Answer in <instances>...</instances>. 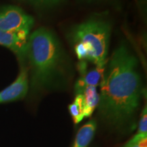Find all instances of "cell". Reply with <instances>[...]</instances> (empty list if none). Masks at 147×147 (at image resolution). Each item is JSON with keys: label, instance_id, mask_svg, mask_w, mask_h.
Wrapping results in <instances>:
<instances>
[{"label": "cell", "instance_id": "6da1fadb", "mask_svg": "<svg viewBox=\"0 0 147 147\" xmlns=\"http://www.w3.org/2000/svg\"><path fill=\"white\" fill-rule=\"evenodd\" d=\"M98 114L114 131L123 134L136 127L142 84L138 60L122 42L109 59L100 83Z\"/></svg>", "mask_w": 147, "mask_h": 147}, {"label": "cell", "instance_id": "7a4b0ae2", "mask_svg": "<svg viewBox=\"0 0 147 147\" xmlns=\"http://www.w3.org/2000/svg\"><path fill=\"white\" fill-rule=\"evenodd\" d=\"M25 59L29 62V89L33 94L57 87L65 76L67 57L50 29L40 27L29 36Z\"/></svg>", "mask_w": 147, "mask_h": 147}, {"label": "cell", "instance_id": "3957f363", "mask_svg": "<svg viewBox=\"0 0 147 147\" xmlns=\"http://www.w3.org/2000/svg\"><path fill=\"white\" fill-rule=\"evenodd\" d=\"M111 32L110 22L104 16L95 15L71 27L67 37L72 45L82 43L87 48L89 61L98 67H105Z\"/></svg>", "mask_w": 147, "mask_h": 147}, {"label": "cell", "instance_id": "277c9868", "mask_svg": "<svg viewBox=\"0 0 147 147\" xmlns=\"http://www.w3.org/2000/svg\"><path fill=\"white\" fill-rule=\"evenodd\" d=\"M34 19L16 5L0 7V30L10 33L29 34Z\"/></svg>", "mask_w": 147, "mask_h": 147}, {"label": "cell", "instance_id": "5b68a950", "mask_svg": "<svg viewBox=\"0 0 147 147\" xmlns=\"http://www.w3.org/2000/svg\"><path fill=\"white\" fill-rule=\"evenodd\" d=\"M29 71L22 65L15 80L8 87L0 91V104L15 102L23 99L29 91Z\"/></svg>", "mask_w": 147, "mask_h": 147}, {"label": "cell", "instance_id": "8992f818", "mask_svg": "<svg viewBox=\"0 0 147 147\" xmlns=\"http://www.w3.org/2000/svg\"><path fill=\"white\" fill-rule=\"evenodd\" d=\"M29 34L10 33L0 30V46L12 51L20 61L25 60Z\"/></svg>", "mask_w": 147, "mask_h": 147}, {"label": "cell", "instance_id": "52a82bcc", "mask_svg": "<svg viewBox=\"0 0 147 147\" xmlns=\"http://www.w3.org/2000/svg\"><path fill=\"white\" fill-rule=\"evenodd\" d=\"M105 67H98L96 66L92 70L87 71L83 76L76 82L74 85V92L77 94H82V92L88 86H95L97 87L100 83L101 80L104 74Z\"/></svg>", "mask_w": 147, "mask_h": 147}, {"label": "cell", "instance_id": "ba28073f", "mask_svg": "<svg viewBox=\"0 0 147 147\" xmlns=\"http://www.w3.org/2000/svg\"><path fill=\"white\" fill-rule=\"evenodd\" d=\"M97 123L94 119L88 121L79 129L71 147H88L96 131Z\"/></svg>", "mask_w": 147, "mask_h": 147}, {"label": "cell", "instance_id": "9c48e42d", "mask_svg": "<svg viewBox=\"0 0 147 147\" xmlns=\"http://www.w3.org/2000/svg\"><path fill=\"white\" fill-rule=\"evenodd\" d=\"M84 100V115L86 118L91 117L95 108L98 106L100 102V94L97 90V87L88 86L82 93Z\"/></svg>", "mask_w": 147, "mask_h": 147}, {"label": "cell", "instance_id": "30bf717a", "mask_svg": "<svg viewBox=\"0 0 147 147\" xmlns=\"http://www.w3.org/2000/svg\"><path fill=\"white\" fill-rule=\"evenodd\" d=\"M69 113L73 119L75 124H78L84 118V100L82 94H77L74 99V102L68 106Z\"/></svg>", "mask_w": 147, "mask_h": 147}, {"label": "cell", "instance_id": "8fae6325", "mask_svg": "<svg viewBox=\"0 0 147 147\" xmlns=\"http://www.w3.org/2000/svg\"><path fill=\"white\" fill-rule=\"evenodd\" d=\"M36 7L41 8H51L57 6L65 0H21Z\"/></svg>", "mask_w": 147, "mask_h": 147}, {"label": "cell", "instance_id": "7c38bea8", "mask_svg": "<svg viewBox=\"0 0 147 147\" xmlns=\"http://www.w3.org/2000/svg\"><path fill=\"white\" fill-rule=\"evenodd\" d=\"M123 147H147V136L136 134Z\"/></svg>", "mask_w": 147, "mask_h": 147}, {"label": "cell", "instance_id": "4fadbf2b", "mask_svg": "<svg viewBox=\"0 0 147 147\" xmlns=\"http://www.w3.org/2000/svg\"><path fill=\"white\" fill-rule=\"evenodd\" d=\"M136 134L147 136V108L146 106L143 108L138 123V129Z\"/></svg>", "mask_w": 147, "mask_h": 147}, {"label": "cell", "instance_id": "5bb4252c", "mask_svg": "<svg viewBox=\"0 0 147 147\" xmlns=\"http://www.w3.org/2000/svg\"><path fill=\"white\" fill-rule=\"evenodd\" d=\"M74 49L75 53H76L77 58L79 60H85L88 61V53L87 48L82 43H77L74 45Z\"/></svg>", "mask_w": 147, "mask_h": 147}, {"label": "cell", "instance_id": "9a60e30c", "mask_svg": "<svg viewBox=\"0 0 147 147\" xmlns=\"http://www.w3.org/2000/svg\"><path fill=\"white\" fill-rule=\"evenodd\" d=\"M77 69L80 73V74L83 76L87 72V63L85 60H80V61L78 63L77 65Z\"/></svg>", "mask_w": 147, "mask_h": 147}, {"label": "cell", "instance_id": "2e32d148", "mask_svg": "<svg viewBox=\"0 0 147 147\" xmlns=\"http://www.w3.org/2000/svg\"><path fill=\"white\" fill-rule=\"evenodd\" d=\"M82 1H88V2H97V1H106V0H82Z\"/></svg>", "mask_w": 147, "mask_h": 147}]
</instances>
